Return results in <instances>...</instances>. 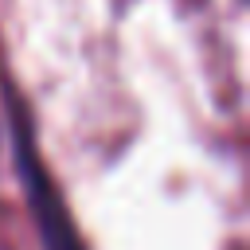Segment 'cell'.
I'll list each match as a JSON object with an SVG mask.
<instances>
[{
	"mask_svg": "<svg viewBox=\"0 0 250 250\" xmlns=\"http://www.w3.org/2000/svg\"><path fill=\"white\" fill-rule=\"evenodd\" d=\"M4 109H8V137H12V152H16V176L23 184L35 230L43 238V250H82V238L70 223V211L51 180V172L39 160V145H35V129L27 117V105L20 102L16 90L4 94Z\"/></svg>",
	"mask_w": 250,
	"mask_h": 250,
	"instance_id": "1",
	"label": "cell"
}]
</instances>
